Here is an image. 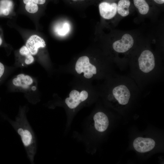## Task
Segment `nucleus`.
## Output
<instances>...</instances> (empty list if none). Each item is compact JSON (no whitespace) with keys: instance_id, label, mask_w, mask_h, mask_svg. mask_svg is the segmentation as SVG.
I'll return each instance as SVG.
<instances>
[{"instance_id":"1","label":"nucleus","mask_w":164,"mask_h":164,"mask_svg":"<svg viewBox=\"0 0 164 164\" xmlns=\"http://www.w3.org/2000/svg\"><path fill=\"white\" fill-rule=\"evenodd\" d=\"M129 65L130 77L140 89L144 86L159 77L163 70L162 64L157 62L153 53L148 50L142 51L137 60Z\"/></svg>"},{"instance_id":"2","label":"nucleus","mask_w":164,"mask_h":164,"mask_svg":"<svg viewBox=\"0 0 164 164\" xmlns=\"http://www.w3.org/2000/svg\"><path fill=\"white\" fill-rule=\"evenodd\" d=\"M25 108H21L14 120L8 116H2L11 124L19 136L25 149L27 157L32 164H34V159L37 149L36 138L35 133L26 116Z\"/></svg>"},{"instance_id":"3","label":"nucleus","mask_w":164,"mask_h":164,"mask_svg":"<svg viewBox=\"0 0 164 164\" xmlns=\"http://www.w3.org/2000/svg\"><path fill=\"white\" fill-rule=\"evenodd\" d=\"M77 72L80 74L84 73L85 77L89 79L97 73L96 67L90 62L89 58L86 56H81L77 60L75 67Z\"/></svg>"},{"instance_id":"4","label":"nucleus","mask_w":164,"mask_h":164,"mask_svg":"<svg viewBox=\"0 0 164 164\" xmlns=\"http://www.w3.org/2000/svg\"><path fill=\"white\" fill-rule=\"evenodd\" d=\"M134 41L132 36L128 34H125L121 39L114 42L112 47L114 50L119 53H124L130 50L134 45Z\"/></svg>"},{"instance_id":"5","label":"nucleus","mask_w":164,"mask_h":164,"mask_svg":"<svg viewBox=\"0 0 164 164\" xmlns=\"http://www.w3.org/2000/svg\"><path fill=\"white\" fill-rule=\"evenodd\" d=\"M88 96L87 92L83 91L80 93L76 90L72 91L69 94V97L67 98L65 102L70 109L77 107L82 101L86 100Z\"/></svg>"},{"instance_id":"6","label":"nucleus","mask_w":164,"mask_h":164,"mask_svg":"<svg viewBox=\"0 0 164 164\" xmlns=\"http://www.w3.org/2000/svg\"><path fill=\"white\" fill-rule=\"evenodd\" d=\"M133 145L136 151L139 152L144 153L152 149L155 145V142L151 138L138 137L135 139Z\"/></svg>"},{"instance_id":"7","label":"nucleus","mask_w":164,"mask_h":164,"mask_svg":"<svg viewBox=\"0 0 164 164\" xmlns=\"http://www.w3.org/2000/svg\"><path fill=\"white\" fill-rule=\"evenodd\" d=\"M46 46L44 39L36 35L31 36L27 41L26 44V46L32 55L37 54L39 48H44Z\"/></svg>"},{"instance_id":"8","label":"nucleus","mask_w":164,"mask_h":164,"mask_svg":"<svg viewBox=\"0 0 164 164\" xmlns=\"http://www.w3.org/2000/svg\"><path fill=\"white\" fill-rule=\"evenodd\" d=\"M117 5L115 3L110 4L106 2L101 3L99 6L100 14L105 19H110L113 17L117 12Z\"/></svg>"},{"instance_id":"9","label":"nucleus","mask_w":164,"mask_h":164,"mask_svg":"<svg viewBox=\"0 0 164 164\" xmlns=\"http://www.w3.org/2000/svg\"><path fill=\"white\" fill-rule=\"evenodd\" d=\"M94 126L96 129L100 132H103L108 128L109 121L106 115L101 112L96 113L94 116Z\"/></svg>"},{"instance_id":"10","label":"nucleus","mask_w":164,"mask_h":164,"mask_svg":"<svg viewBox=\"0 0 164 164\" xmlns=\"http://www.w3.org/2000/svg\"><path fill=\"white\" fill-rule=\"evenodd\" d=\"M12 82L13 84L16 87L27 89L32 84L33 80L29 76L21 73L13 78Z\"/></svg>"},{"instance_id":"11","label":"nucleus","mask_w":164,"mask_h":164,"mask_svg":"<svg viewBox=\"0 0 164 164\" xmlns=\"http://www.w3.org/2000/svg\"><path fill=\"white\" fill-rule=\"evenodd\" d=\"M130 2L129 0H120L117 6V11L121 16L125 17L129 14Z\"/></svg>"},{"instance_id":"12","label":"nucleus","mask_w":164,"mask_h":164,"mask_svg":"<svg viewBox=\"0 0 164 164\" xmlns=\"http://www.w3.org/2000/svg\"><path fill=\"white\" fill-rule=\"evenodd\" d=\"M70 26L69 24L64 22L57 24L55 28V31L59 36H64L69 32Z\"/></svg>"},{"instance_id":"13","label":"nucleus","mask_w":164,"mask_h":164,"mask_svg":"<svg viewBox=\"0 0 164 164\" xmlns=\"http://www.w3.org/2000/svg\"><path fill=\"white\" fill-rule=\"evenodd\" d=\"M135 6L138 9L139 13L142 15L147 13L149 7L145 0H133Z\"/></svg>"},{"instance_id":"14","label":"nucleus","mask_w":164,"mask_h":164,"mask_svg":"<svg viewBox=\"0 0 164 164\" xmlns=\"http://www.w3.org/2000/svg\"><path fill=\"white\" fill-rule=\"evenodd\" d=\"M19 52L21 55L26 57L25 63L26 64H30L34 62V58L26 46H23Z\"/></svg>"},{"instance_id":"15","label":"nucleus","mask_w":164,"mask_h":164,"mask_svg":"<svg viewBox=\"0 0 164 164\" xmlns=\"http://www.w3.org/2000/svg\"><path fill=\"white\" fill-rule=\"evenodd\" d=\"M25 9L29 12L34 13L38 11V7L37 4L33 2H29L26 4Z\"/></svg>"},{"instance_id":"16","label":"nucleus","mask_w":164,"mask_h":164,"mask_svg":"<svg viewBox=\"0 0 164 164\" xmlns=\"http://www.w3.org/2000/svg\"><path fill=\"white\" fill-rule=\"evenodd\" d=\"M23 2L26 4L29 2H33L38 4H43L45 3L46 0H23Z\"/></svg>"},{"instance_id":"17","label":"nucleus","mask_w":164,"mask_h":164,"mask_svg":"<svg viewBox=\"0 0 164 164\" xmlns=\"http://www.w3.org/2000/svg\"><path fill=\"white\" fill-rule=\"evenodd\" d=\"M5 70V67L3 64L0 62V78L3 75Z\"/></svg>"},{"instance_id":"18","label":"nucleus","mask_w":164,"mask_h":164,"mask_svg":"<svg viewBox=\"0 0 164 164\" xmlns=\"http://www.w3.org/2000/svg\"><path fill=\"white\" fill-rule=\"evenodd\" d=\"M9 12H10L9 10L8 9H4L2 11V13L4 15H8L9 14Z\"/></svg>"},{"instance_id":"19","label":"nucleus","mask_w":164,"mask_h":164,"mask_svg":"<svg viewBox=\"0 0 164 164\" xmlns=\"http://www.w3.org/2000/svg\"><path fill=\"white\" fill-rule=\"evenodd\" d=\"M156 3L159 4H162L164 3V0H153Z\"/></svg>"},{"instance_id":"20","label":"nucleus","mask_w":164,"mask_h":164,"mask_svg":"<svg viewBox=\"0 0 164 164\" xmlns=\"http://www.w3.org/2000/svg\"><path fill=\"white\" fill-rule=\"evenodd\" d=\"M2 43V40L1 38V37H0V46L1 45Z\"/></svg>"},{"instance_id":"21","label":"nucleus","mask_w":164,"mask_h":164,"mask_svg":"<svg viewBox=\"0 0 164 164\" xmlns=\"http://www.w3.org/2000/svg\"><path fill=\"white\" fill-rule=\"evenodd\" d=\"M73 0L76 1V0Z\"/></svg>"}]
</instances>
